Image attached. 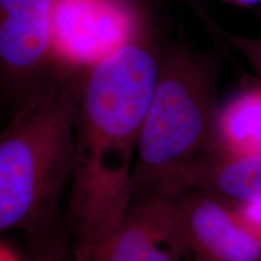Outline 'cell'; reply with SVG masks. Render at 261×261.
<instances>
[{"mask_svg":"<svg viewBox=\"0 0 261 261\" xmlns=\"http://www.w3.org/2000/svg\"><path fill=\"white\" fill-rule=\"evenodd\" d=\"M163 44L158 18L143 3L126 40L79 75L67 212L73 261L83 260L129 211L133 166Z\"/></svg>","mask_w":261,"mask_h":261,"instance_id":"6da1fadb","label":"cell"},{"mask_svg":"<svg viewBox=\"0 0 261 261\" xmlns=\"http://www.w3.org/2000/svg\"><path fill=\"white\" fill-rule=\"evenodd\" d=\"M81 71L55 67L0 136V228L35 234L52 225L74 166Z\"/></svg>","mask_w":261,"mask_h":261,"instance_id":"7a4b0ae2","label":"cell"},{"mask_svg":"<svg viewBox=\"0 0 261 261\" xmlns=\"http://www.w3.org/2000/svg\"><path fill=\"white\" fill-rule=\"evenodd\" d=\"M221 68L218 47L201 51L182 39L165 40L133 166L130 205L166 197L185 168L217 149Z\"/></svg>","mask_w":261,"mask_h":261,"instance_id":"3957f363","label":"cell"},{"mask_svg":"<svg viewBox=\"0 0 261 261\" xmlns=\"http://www.w3.org/2000/svg\"><path fill=\"white\" fill-rule=\"evenodd\" d=\"M142 0H56L52 57L56 67L83 71L115 51L128 37Z\"/></svg>","mask_w":261,"mask_h":261,"instance_id":"277c9868","label":"cell"},{"mask_svg":"<svg viewBox=\"0 0 261 261\" xmlns=\"http://www.w3.org/2000/svg\"><path fill=\"white\" fill-rule=\"evenodd\" d=\"M56 0H0V69L5 93L21 107L55 69Z\"/></svg>","mask_w":261,"mask_h":261,"instance_id":"5b68a950","label":"cell"},{"mask_svg":"<svg viewBox=\"0 0 261 261\" xmlns=\"http://www.w3.org/2000/svg\"><path fill=\"white\" fill-rule=\"evenodd\" d=\"M171 198L195 261H261V228L242 210L195 189Z\"/></svg>","mask_w":261,"mask_h":261,"instance_id":"8992f818","label":"cell"},{"mask_svg":"<svg viewBox=\"0 0 261 261\" xmlns=\"http://www.w3.org/2000/svg\"><path fill=\"white\" fill-rule=\"evenodd\" d=\"M174 202L155 196L130 205L121 223L80 261H189Z\"/></svg>","mask_w":261,"mask_h":261,"instance_id":"52a82bcc","label":"cell"},{"mask_svg":"<svg viewBox=\"0 0 261 261\" xmlns=\"http://www.w3.org/2000/svg\"><path fill=\"white\" fill-rule=\"evenodd\" d=\"M201 190L237 205L261 207V155H234L215 149L185 168L167 196Z\"/></svg>","mask_w":261,"mask_h":261,"instance_id":"ba28073f","label":"cell"},{"mask_svg":"<svg viewBox=\"0 0 261 261\" xmlns=\"http://www.w3.org/2000/svg\"><path fill=\"white\" fill-rule=\"evenodd\" d=\"M217 150L261 155V83H246L219 108Z\"/></svg>","mask_w":261,"mask_h":261,"instance_id":"9c48e42d","label":"cell"},{"mask_svg":"<svg viewBox=\"0 0 261 261\" xmlns=\"http://www.w3.org/2000/svg\"><path fill=\"white\" fill-rule=\"evenodd\" d=\"M221 39L247 61L261 83V37H246L221 31Z\"/></svg>","mask_w":261,"mask_h":261,"instance_id":"30bf717a","label":"cell"},{"mask_svg":"<svg viewBox=\"0 0 261 261\" xmlns=\"http://www.w3.org/2000/svg\"><path fill=\"white\" fill-rule=\"evenodd\" d=\"M50 228V227H48ZM48 228L35 234L38 237L33 261H73L69 260L64 243L54 236Z\"/></svg>","mask_w":261,"mask_h":261,"instance_id":"8fae6325","label":"cell"},{"mask_svg":"<svg viewBox=\"0 0 261 261\" xmlns=\"http://www.w3.org/2000/svg\"><path fill=\"white\" fill-rule=\"evenodd\" d=\"M180 2H182L185 5L191 9V11L197 16L198 19H200L202 23L208 28V31H210L212 34L217 35L218 33H219L218 32L220 31L219 27L215 23L214 19L211 17V15L208 14V11L204 9V6L202 5L201 0H180Z\"/></svg>","mask_w":261,"mask_h":261,"instance_id":"7c38bea8","label":"cell"},{"mask_svg":"<svg viewBox=\"0 0 261 261\" xmlns=\"http://www.w3.org/2000/svg\"><path fill=\"white\" fill-rule=\"evenodd\" d=\"M0 261H24V259L19 255L17 250L11 244L2 240V244H0Z\"/></svg>","mask_w":261,"mask_h":261,"instance_id":"4fadbf2b","label":"cell"},{"mask_svg":"<svg viewBox=\"0 0 261 261\" xmlns=\"http://www.w3.org/2000/svg\"><path fill=\"white\" fill-rule=\"evenodd\" d=\"M221 2L228 3V4L240 5V6H250V5L257 4V3H260L261 0H221Z\"/></svg>","mask_w":261,"mask_h":261,"instance_id":"5bb4252c","label":"cell"},{"mask_svg":"<svg viewBox=\"0 0 261 261\" xmlns=\"http://www.w3.org/2000/svg\"><path fill=\"white\" fill-rule=\"evenodd\" d=\"M189 261H195V260H194V257H192V256H191V259H190V260H189Z\"/></svg>","mask_w":261,"mask_h":261,"instance_id":"9a60e30c","label":"cell"}]
</instances>
